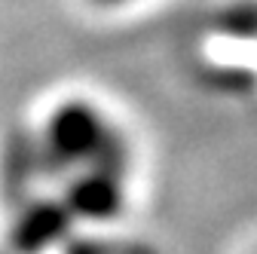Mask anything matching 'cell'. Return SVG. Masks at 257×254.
I'll use <instances>...</instances> for the list:
<instances>
[{
  "label": "cell",
  "mask_w": 257,
  "mask_h": 254,
  "mask_svg": "<svg viewBox=\"0 0 257 254\" xmlns=\"http://www.w3.org/2000/svg\"><path fill=\"white\" fill-rule=\"evenodd\" d=\"M43 169L52 172H77L89 166H107L128 172L132 153L116 125L104 116V110L92 101L71 98L61 101L37 138Z\"/></svg>",
  "instance_id": "cell-1"
},
{
  "label": "cell",
  "mask_w": 257,
  "mask_h": 254,
  "mask_svg": "<svg viewBox=\"0 0 257 254\" xmlns=\"http://www.w3.org/2000/svg\"><path fill=\"white\" fill-rule=\"evenodd\" d=\"M125 178L128 172L89 166L71 172V181L64 187V205L71 208L74 220L83 224H107L116 220L125 208Z\"/></svg>",
  "instance_id": "cell-2"
},
{
  "label": "cell",
  "mask_w": 257,
  "mask_h": 254,
  "mask_svg": "<svg viewBox=\"0 0 257 254\" xmlns=\"http://www.w3.org/2000/svg\"><path fill=\"white\" fill-rule=\"evenodd\" d=\"M77 224L64 199H31L19 202V211L10 224V251L13 254H43L71 239Z\"/></svg>",
  "instance_id": "cell-3"
},
{
  "label": "cell",
  "mask_w": 257,
  "mask_h": 254,
  "mask_svg": "<svg viewBox=\"0 0 257 254\" xmlns=\"http://www.w3.org/2000/svg\"><path fill=\"white\" fill-rule=\"evenodd\" d=\"M217 28L227 37L239 40H257V4L245 0V4H233L217 16Z\"/></svg>",
  "instance_id": "cell-4"
},
{
  "label": "cell",
  "mask_w": 257,
  "mask_h": 254,
  "mask_svg": "<svg viewBox=\"0 0 257 254\" xmlns=\"http://www.w3.org/2000/svg\"><path fill=\"white\" fill-rule=\"evenodd\" d=\"M64 254H150L144 245H110L98 236H92V239H68L64 242Z\"/></svg>",
  "instance_id": "cell-5"
},
{
  "label": "cell",
  "mask_w": 257,
  "mask_h": 254,
  "mask_svg": "<svg viewBox=\"0 0 257 254\" xmlns=\"http://www.w3.org/2000/svg\"><path fill=\"white\" fill-rule=\"evenodd\" d=\"M98 7H125V4H135V0H95Z\"/></svg>",
  "instance_id": "cell-6"
},
{
  "label": "cell",
  "mask_w": 257,
  "mask_h": 254,
  "mask_svg": "<svg viewBox=\"0 0 257 254\" xmlns=\"http://www.w3.org/2000/svg\"><path fill=\"white\" fill-rule=\"evenodd\" d=\"M0 254H7V251H0Z\"/></svg>",
  "instance_id": "cell-7"
}]
</instances>
